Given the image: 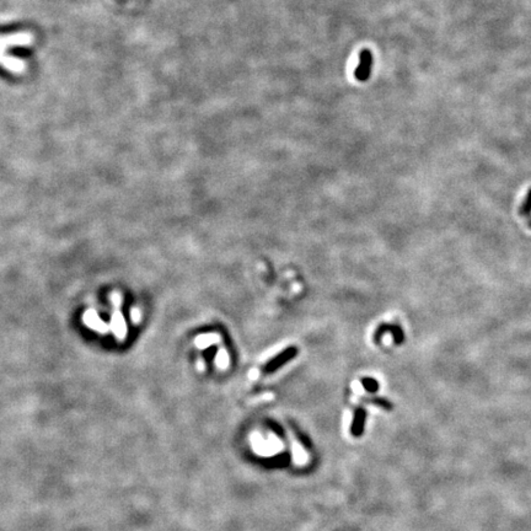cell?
Instances as JSON below:
<instances>
[{
    "label": "cell",
    "mask_w": 531,
    "mask_h": 531,
    "mask_svg": "<svg viewBox=\"0 0 531 531\" xmlns=\"http://www.w3.org/2000/svg\"><path fill=\"white\" fill-rule=\"evenodd\" d=\"M83 320L87 327L92 328V330H95V331L101 332V333H106V332H109L111 330L110 325H107L106 322H104V321L100 319V316L96 314V311H93V310L85 311Z\"/></svg>",
    "instance_id": "3957f363"
},
{
    "label": "cell",
    "mask_w": 531,
    "mask_h": 531,
    "mask_svg": "<svg viewBox=\"0 0 531 531\" xmlns=\"http://www.w3.org/2000/svg\"><path fill=\"white\" fill-rule=\"evenodd\" d=\"M529 226L531 228V221H529Z\"/></svg>",
    "instance_id": "7c38bea8"
},
{
    "label": "cell",
    "mask_w": 531,
    "mask_h": 531,
    "mask_svg": "<svg viewBox=\"0 0 531 531\" xmlns=\"http://www.w3.org/2000/svg\"><path fill=\"white\" fill-rule=\"evenodd\" d=\"M364 422H365V411L362 408H358L354 413L353 418V424H352V434L354 437H360L364 429Z\"/></svg>",
    "instance_id": "8992f818"
},
{
    "label": "cell",
    "mask_w": 531,
    "mask_h": 531,
    "mask_svg": "<svg viewBox=\"0 0 531 531\" xmlns=\"http://www.w3.org/2000/svg\"><path fill=\"white\" fill-rule=\"evenodd\" d=\"M362 385H363V388L368 391V393H376L377 389H379V385H377L376 380L371 379V377H365V379H363Z\"/></svg>",
    "instance_id": "ba28073f"
},
{
    "label": "cell",
    "mask_w": 531,
    "mask_h": 531,
    "mask_svg": "<svg viewBox=\"0 0 531 531\" xmlns=\"http://www.w3.org/2000/svg\"><path fill=\"white\" fill-rule=\"evenodd\" d=\"M8 53H9V55H11V56H14V57H18V58L26 59V58H28V57H31V56L33 55V51H32V48H30V47L14 46V47L9 48Z\"/></svg>",
    "instance_id": "52a82bcc"
},
{
    "label": "cell",
    "mask_w": 531,
    "mask_h": 531,
    "mask_svg": "<svg viewBox=\"0 0 531 531\" xmlns=\"http://www.w3.org/2000/svg\"><path fill=\"white\" fill-rule=\"evenodd\" d=\"M130 315H132V320L134 321V322H138L139 320H140V311L138 310V309H132V311H130Z\"/></svg>",
    "instance_id": "30bf717a"
},
{
    "label": "cell",
    "mask_w": 531,
    "mask_h": 531,
    "mask_svg": "<svg viewBox=\"0 0 531 531\" xmlns=\"http://www.w3.org/2000/svg\"><path fill=\"white\" fill-rule=\"evenodd\" d=\"M111 300L115 304V306H119V304H121V295L117 293H113L112 297H111Z\"/></svg>",
    "instance_id": "8fae6325"
},
{
    "label": "cell",
    "mask_w": 531,
    "mask_h": 531,
    "mask_svg": "<svg viewBox=\"0 0 531 531\" xmlns=\"http://www.w3.org/2000/svg\"><path fill=\"white\" fill-rule=\"evenodd\" d=\"M385 332H390L391 336H393V339L395 341V343H396L397 346H400L403 342V341H405V332L402 331V328L400 327V326H397V325H382V326H380V327L376 330L375 337H376V339H379V337L382 336V334H384Z\"/></svg>",
    "instance_id": "5b68a950"
},
{
    "label": "cell",
    "mask_w": 531,
    "mask_h": 531,
    "mask_svg": "<svg viewBox=\"0 0 531 531\" xmlns=\"http://www.w3.org/2000/svg\"><path fill=\"white\" fill-rule=\"evenodd\" d=\"M519 213H520L521 215H524V217H527V215H529L530 213H531V189H530L529 192H527L526 198H525L524 203L521 204L520 211H519Z\"/></svg>",
    "instance_id": "9c48e42d"
},
{
    "label": "cell",
    "mask_w": 531,
    "mask_h": 531,
    "mask_svg": "<svg viewBox=\"0 0 531 531\" xmlns=\"http://www.w3.org/2000/svg\"><path fill=\"white\" fill-rule=\"evenodd\" d=\"M297 356H298L297 347L291 346V347L285 348L284 351L280 352L278 356L272 358V359L269 360V362L267 363L265 366H263V373L272 374V373H274V371L279 370L282 366L288 364V363L291 362V360H293Z\"/></svg>",
    "instance_id": "6da1fadb"
},
{
    "label": "cell",
    "mask_w": 531,
    "mask_h": 531,
    "mask_svg": "<svg viewBox=\"0 0 531 531\" xmlns=\"http://www.w3.org/2000/svg\"><path fill=\"white\" fill-rule=\"evenodd\" d=\"M371 64H373V56H371L370 51L364 50L362 53H360L359 65H358L356 69V73H354V75H356V78L358 79V80L365 81L366 79L369 78V75H370Z\"/></svg>",
    "instance_id": "7a4b0ae2"
},
{
    "label": "cell",
    "mask_w": 531,
    "mask_h": 531,
    "mask_svg": "<svg viewBox=\"0 0 531 531\" xmlns=\"http://www.w3.org/2000/svg\"><path fill=\"white\" fill-rule=\"evenodd\" d=\"M110 328L113 331V333H115V336L117 337L118 340H124V337H126L127 334V326L126 321H124L123 316H122V314L119 311H116L115 314H113L112 320H111L110 323Z\"/></svg>",
    "instance_id": "277c9868"
}]
</instances>
